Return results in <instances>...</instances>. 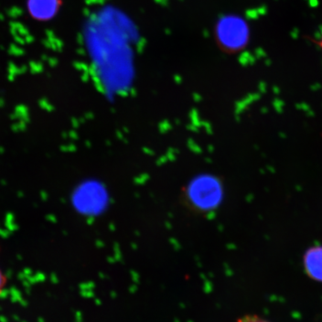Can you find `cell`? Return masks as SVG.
Instances as JSON below:
<instances>
[{
	"label": "cell",
	"instance_id": "cell-1",
	"mask_svg": "<svg viewBox=\"0 0 322 322\" xmlns=\"http://www.w3.org/2000/svg\"><path fill=\"white\" fill-rule=\"evenodd\" d=\"M223 196L221 180L211 174H203L191 180L183 191L185 203L192 210L206 213L216 208Z\"/></svg>",
	"mask_w": 322,
	"mask_h": 322
},
{
	"label": "cell",
	"instance_id": "cell-2",
	"mask_svg": "<svg viewBox=\"0 0 322 322\" xmlns=\"http://www.w3.org/2000/svg\"><path fill=\"white\" fill-rule=\"evenodd\" d=\"M306 272L312 280L322 282V246H314L304 254Z\"/></svg>",
	"mask_w": 322,
	"mask_h": 322
},
{
	"label": "cell",
	"instance_id": "cell-3",
	"mask_svg": "<svg viewBox=\"0 0 322 322\" xmlns=\"http://www.w3.org/2000/svg\"><path fill=\"white\" fill-rule=\"evenodd\" d=\"M238 322H269L256 316H246L240 318Z\"/></svg>",
	"mask_w": 322,
	"mask_h": 322
},
{
	"label": "cell",
	"instance_id": "cell-4",
	"mask_svg": "<svg viewBox=\"0 0 322 322\" xmlns=\"http://www.w3.org/2000/svg\"><path fill=\"white\" fill-rule=\"evenodd\" d=\"M6 283H7L6 276H5V274L3 273L2 271L0 269V293H1L3 291V289H5Z\"/></svg>",
	"mask_w": 322,
	"mask_h": 322
},
{
	"label": "cell",
	"instance_id": "cell-5",
	"mask_svg": "<svg viewBox=\"0 0 322 322\" xmlns=\"http://www.w3.org/2000/svg\"><path fill=\"white\" fill-rule=\"evenodd\" d=\"M317 44L319 46V47L321 48V49L322 50V34H321V37H320V38L317 40Z\"/></svg>",
	"mask_w": 322,
	"mask_h": 322
}]
</instances>
